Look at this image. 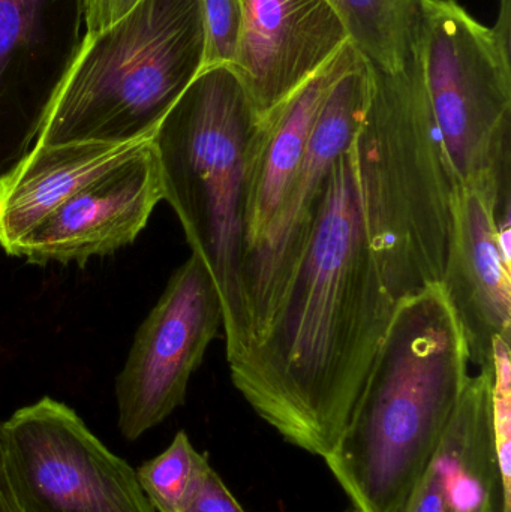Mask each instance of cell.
I'll list each match as a JSON object with an SVG mask.
<instances>
[{"instance_id": "obj_1", "label": "cell", "mask_w": 511, "mask_h": 512, "mask_svg": "<svg viewBox=\"0 0 511 512\" xmlns=\"http://www.w3.org/2000/svg\"><path fill=\"white\" fill-rule=\"evenodd\" d=\"M396 304L369 242L351 143L333 164L269 324L228 363L231 381L285 441L324 459L350 420Z\"/></svg>"}, {"instance_id": "obj_2", "label": "cell", "mask_w": 511, "mask_h": 512, "mask_svg": "<svg viewBox=\"0 0 511 512\" xmlns=\"http://www.w3.org/2000/svg\"><path fill=\"white\" fill-rule=\"evenodd\" d=\"M470 354L443 285L396 304L365 387L324 457L360 512H405L470 379Z\"/></svg>"}, {"instance_id": "obj_3", "label": "cell", "mask_w": 511, "mask_h": 512, "mask_svg": "<svg viewBox=\"0 0 511 512\" xmlns=\"http://www.w3.org/2000/svg\"><path fill=\"white\" fill-rule=\"evenodd\" d=\"M369 68L368 102L353 147L369 242L399 301L443 280L456 180L417 38L398 69Z\"/></svg>"}, {"instance_id": "obj_4", "label": "cell", "mask_w": 511, "mask_h": 512, "mask_svg": "<svg viewBox=\"0 0 511 512\" xmlns=\"http://www.w3.org/2000/svg\"><path fill=\"white\" fill-rule=\"evenodd\" d=\"M258 122L231 66H210L186 87L152 137L164 200L218 289L228 363L252 343L243 264L249 149Z\"/></svg>"}, {"instance_id": "obj_5", "label": "cell", "mask_w": 511, "mask_h": 512, "mask_svg": "<svg viewBox=\"0 0 511 512\" xmlns=\"http://www.w3.org/2000/svg\"><path fill=\"white\" fill-rule=\"evenodd\" d=\"M203 0H140L86 35L35 146L150 140L204 66Z\"/></svg>"}, {"instance_id": "obj_6", "label": "cell", "mask_w": 511, "mask_h": 512, "mask_svg": "<svg viewBox=\"0 0 511 512\" xmlns=\"http://www.w3.org/2000/svg\"><path fill=\"white\" fill-rule=\"evenodd\" d=\"M417 41L435 122L459 185L494 198L510 230L511 0L494 27L456 0H419Z\"/></svg>"}, {"instance_id": "obj_7", "label": "cell", "mask_w": 511, "mask_h": 512, "mask_svg": "<svg viewBox=\"0 0 511 512\" xmlns=\"http://www.w3.org/2000/svg\"><path fill=\"white\" fill-rule=\"evenodd\" d=\"M2 451L18 512H155L137 472L50 397L3 421Z\"/></svg>"}, {"instance_id": "obj_8", "label": "cell", "mask_w": 511, "mask_h": 512, "mask_svg": "<svg viewBox=\"0 0 511 512\" xmlns=\"http://www.w3.org/2000/svg\"><path fill=\"white\" fill-rule=\"evenodd\" d=\"M222 325L218 289L203 262L191 255L141 322L117 376L123 438L137 441L185 403L189 379Z\"/></svg>"}, {"instance_id": "obj_9", "label": "cell", "mask_w": 511, "mask_h": 512, "mask_svg": "<svg viewBox=\"0 0 511 512\" xmlns=\"http://www.w3.org/2000/svg\"><path fill=\"white\" fill-rule=\"evenodd\" d=\"M369 86L371 68L356 53L324 98L305 161L281 209L260 242L246 252L243 277L252 343L269 324L279 298L308 245L333 164L347 152L359 131Z\"/></svg>"}, {"instance_id": "obj_10", "label": "cell", "mask_w": 511, "mask_h": 512, "mask_svg": "<svg viewBox=\"0 0 511 512\" xmlns=\"http://www.w3.org/2000/svg\"><path fill=\"white\" fill-rule=\"evenodd\" d=\"M84 36L83 0H0V180L35 147Z\"/></svg>"}, {"instance_id": "obj_11", "label": "cell", "mask_w": 511, "mask_h": 512, "mask_svg": "<svg viewBox=\"0 0 511 512\" xmlns=\"http://www.w3.org/2000/svg\"><path fill=\"white\" fill-rule=\"evenodd\" d=\"M164 200L152 138L57 207L18 246L30 264L84 265L132 245Z\"/></svg>"}, {"instance_id": "obj_12", "label": "cell", "mask_w": 511, "mask_h": 512, "mask_svg": "<svg viewBox=\"0 0 511 512\" xmlns=\"http://www.w3.org/2000/svg\"><path fill=\"white\" fill-rule=\"evenodd\" d=\"M234 74L258 117L290 98L350 44L329 0H240Z\"/></svg>"}, {"instance_id": "obj_13", "label": "cell", "mask_w": 511, "mask_h": 512, "mask_svg": "<svg viewBox=\"0 0 511 512\" xmlns=\"http://www.w3.org/2000/svg\"><path fill=\"white\" fill-rule=\"evenodd\" d=\"M510 233L485 192L456 183L443 285L467 340L471 363L494 372L495 346L511 340Z\"/></svg>"}, {"instance_id": "obj_14", "label": "cell", "mask_w": 511, "mask_h": 512, "mask_svg": "<svg viewBox=\"0 0 511 512\" xmlns=\"http://www.w3.org/2000/svg\"><path fill=\"white\" fill-rule=\"evenodd\" d=\"M492 384L489 370L470 376L405 512H511L495 445Z\"/></svg>"}, {"instance_id": "obj_15", "label": "cell", "mask_w": 511, "mask_h": 512, "mask_svg": "<svg viewBox=\"0 0 511 512\" xmlns=\"http://www.w3.org/2000/svg\"><path fill=\"white\" fill-rule=\"evenodd\" d=\"M356 53L351 42L345 45L332 62L258 122L248 159L246 252L260 242L281 209L305 161L324 98Z\"/></svg>"}, {"instance_id": "obj_16", "label": "cell", "mask_w": 511, "mask_h": 512, "mask_svg": "<svg viewBox=\"0 0 511 512\" xmlns=\"http://www.w3.org/2000/svg\"><path fill=\"white\" fill-rule=\"evenodd\" d=\"M141 143L89 141L33 147L0 180V246L6 254L15 256L20 243L57 207L116 167Z\"/></svg>"}, {"instance_id": "obj_17", "label": "cell", "mask_w": 511, "mask_h": 512, "mask_svg": "<svg viewBox=\"0 0 511 512\" xmlns=\"http://www.w3.org/2000/svg\"><path fill=\"white\" fill-rule=\"evenodd\" d=\"M347 27L351 45L375 68L404 65L416 42L419 0H329Z\"/></svg>"}, {"instance_id": "obj_18", "label": "cell", "mask_w": 511, "mask_h": 512, "mask_svg": "<svg viewBox=\"0 0 511 512\" xmlns=\"http://www.w3.org/2000/svg\"><path fill=\"white\" fill-rule=\"evenodd\" d=\"M201 457L188 435L179 432L164 453L135 471L155 512H180Z\"/></svg>"}, {"instance_id": "obj_19", "label": "cell", "mask_w": 511, "mask_h": 512, "mask_svg": "<svg viewBox=\"0 0 511 512\" xmlns=\"http://www.w3.org/2000/svg\"><path fill=\"white\" fill-rule=\"evenodd\" d=\"M204 68L231 66L239 47L242 32V2L240 0H203Z\"/></svg>"}, {"instance_id": "obj_20", "label": "cell", "mask_w": 511, "mask_h": 512, "mask_svg": "<svg viewBox=\"0 0 511 512\" xmlns=\"http://www.w3.org/2000/svg\"><path fill=\"white\" fill-rule=\"evenodd\" d=\"M495 445L504 481L511 489V364L510 342L495 346L494 384H492Z\"/></svg>"}, {"instance_id": "obj_21", "label": "cell", "mask_w": 511, "mask_h": 512, "mask_svg": "<svg viewBox=\"0 0 511 512\" xmlns=\"http://www.w3.org/2000/svg\"><path fill=\"white\" fill-rule=\"evenodd\" d=\"M180 512L245 511L203 454Z\"/></svg>"}, {"instance_id": "obj_22", "label": "cell", "mask_w": 511, "mask_h": 512, "mask_svg": "<svg viewBox=\"0 0 511 512\" xmlns=\"http://www.w3.org/2000/svg\"><path fill=\"white\" fill-rule=\"evenodd\" d=\"M140 0H83L86 35L101 32L128 14Z\"/></svg>"}, {"instance_id": "obj_23", "label": "cell", "mask_w": 511, "mask_h": 512, "mask_svg": "<svg viewBox=\"0 0 511 512\" xmlns=\"http://www.w3.org/2000/svg\"><path fill=\"white\" fill-rule=\"evenodd\" d=\"M2 424L3 421L0 420V512H18L8 480H6L5 466H3Z\"/></svg>"}, {"instance_id": "obj_24", "label": "cell", "mask_w": 511, "mask_h": 512, "mask_svg": "<svg viewBox=\"0 0 511 512\" xmlns=\"http://www.w3.org/2000/svg\"><path fill=\"white\" fill-rule=\"evenodd\" d=\"M345 512H360V511L356 510V508H354V507H351V508H348V510Z\"/></svg>"}]
</instances>
